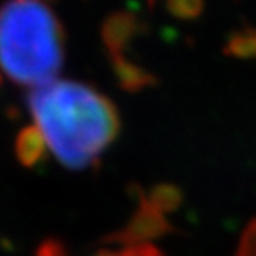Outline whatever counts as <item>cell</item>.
<instances>
[{"label":"cell","instance_id":"cell-4","mask_svg":"<svg viewBox=\"0 0 256 256\" xmlns=\"http://www.w3.org/2000/svg\"><path fill=\"white\" fill-rule=\"evenodd\" d=\"M44 154V144L34 128L27 129L19 137V158L27 165H32L40 156Z\"/></svg>","mask_w":256,"mask_h":256},{"label":"cell","instance_id":"cell-2","mask_svg":"<svg viewBox=\"0 0 256 256\" xmlns=\"http://www.w3.org/2000/svg\"><path fill=\"white\" fill-rule=\"evenodd\" d=\"M63 30L44 0H10L0 8V68L21 86L54 82L63 66Z\"/></svg>","mask_w":256,"mask_h":256},{"label":"cell","instance_id":"cell-3","mask_svg":"<svg viewBox=\"0 0 256 256\" xmlns=\"http://www.w3.org/2000/svg\"><path fill=\"white\" fill-rule=\"evenodd\" d=\"M40 256H66L63 248L59 245L54 247H44ZM92 256H165L160 248H156L152 243L146 241H129L128 245L116 248H106V250H99Z\"/></svg>","mask_w":256,"mask_h":256},{"label":"cell","instance_id":"cell-5","mask_svg":"<svg viewBox=\"0 0 256 256\" xmlns=\"http://www.w3.org/2000/svg\"><path fill=\"white\" fill-rule=\"evenodd\" d=\"M238 256H256V220L245 230L238 248Z\"/></svg>","mask_w":256,"mask_h":256},{"label":"cell","instance_id":"cell-1","mask_svg":"<svg viewBox=\"0 0 256 256\" xmlns=\"http://www.w3.org/2000/svg\"><path fill=\"white\" fill-rule=\"evenodd\" d=\"M28 104L44 148L72 171L92 167L120 133L116 106L86 84L54 80L34 88Z\"/></svg>","mask_w":256,"mask_h":256}]
</instances>
